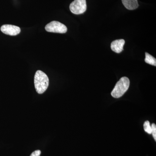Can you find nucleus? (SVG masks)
<instances>
[{"label": "nucleus", "instance_id": "obj_1", "mask_svg": "<svg viewBox=\"0 0 156 156\" xmlns=\"http://www.w3.org/2000/svg\"><path fill=\"white\" fill-rule=\"evenodd\" d=\"M49 80L48 76L41 70L37 71L34 76L35 88L39 94H43L48 89Z\"/></svg>", "mask_w": 156, "mask_h": 156}, {"label": "nucleus", "instance_id": "obj_2", "mask_svg": "<svg viewBox=\"0 0 156 156\" xmlns=\"http://www.w3.org/2000/svg\"><path fill=\"white\" fill-rule=\"evenodd\" d=\"M130 86V80L127 77H123L117 82L115 88L111 92V95L115 98H119L128 90Z\"/></svg>", "mask_w": 156, "mask_h": 156}, {"label": "nucleus", "instance_id": "obj_3", "mask_svg": "<svg viewBox=\"0 0 156 156\" xmlns=\"http://www.w3.org/2000/svg\"><path fill=\"white\" fill-rule=\"evenodd\" d=\"M69 9L73 14H83L87 9L86 0H74L70 5Z\"/></svg>", "mask_w": 156, "mask_h": 156}, {"label": "nucleus", "instance_id": "obj_4", "mask_svg": "<svg viewBox=\"0 0 156 156\" xmlns=\"http://www.w3.org/2000/svg\"><path fill=\"white\" fill-rule=\"evenodd\" d=\"M45 30L49 32L64 34L67 32V27L64 24L57 21H53L45 27Z\"/></svg>", "mask_w": 156, "mask_h": 156}, {"label": "nucleus", "instance_id": "obj_5", "mask_svg": "<svg viewBox=\"0 0 156 156\" xmlns=\"http://www.w3.org/2000/svg\"><path fill=\"white\" fill-rule=\"evenodd\" d=\"M1 30L3 33L10 36H16L20 32V29L16 26L5 24L1 27Z\"/></svg>", "mask_w": 156, "mask_h": 156}, {"label": "nucleus", "instance_id": "obj_6", "mask_svg": "<svg viewBox=\"0 0 156 156\" xmlns=\"http://www.w3.org/2000/svg\"><path fill=\"white\" fill-rule=\"evenodd\" d=\"M125 44V40L120 39L113 41L111 45V48L113 51L118 53H121L123 51V47Z\"/></svg>", "mask_w": 156, "mask_h": 156}, {"label": "nucleus", "instance_id": "obj_7", "mask_svg": "<svg viewBox=\"0 0 156 156\" xmlns=\"http://www.w3.org/2000/svg\"><path fill=\"white\" fill-rule=\"evenodd\" d=\"M124 6L128 10H133L138 7L137 0H122Z\"/></svg>", "mask_w": 156, "mask_h": 156}, {"label": "nucleus", "instance_id": "obj_8", "mask_svg": "<svg viewBox=\"0 0 156 156\" xmlns=\"http://www.w3.org/2000/svg\"><path fill=\"white\" fill-rule=\"evenodd\" d=\"M145 62L148 64L154 66H156V58L147 52L145 53Z\"/></svg>", "mask_w": 156, "mask_h": 156}, {"label": "nucleus", "instance_id": "obj_9", "mask_svg": "<svg viewBox=\"0 0 156 156\" xmlns=\"http://www.w3.org/2000/svg\"><path fill=\"white\" fill-rule=\"evenodd\" d=\"M144 128L146 132L148 134H151L152 133V128L150 123L149 121H146L144 124Z\"/></svg>", "mask_w": 156, "mask_h": 156}, {"label": "nucleus", "instance_id": "obj_10", "mask_svg": "<svg viewBox=\"0 0 156 156\" xmlns=\"http://www.w3.org/2000/svg\"><path fill=\"white\" fill-rule=\"evenodd\" d=\"M152 133L153 134L154 139L156 140V126L155 124H152L151 125Z\"/></svg>", "mask_w": 156, "mask_h": 156}, {"label": "nucleus", "instance_id": "obj_11", "mask_svg": "<svg viewBox=\"0 0 156 156\" xmlns=\"http://www.w3.org/2000/svg\"><path fill=\"white\" fill-rule=\"evenodd\" d=\"M41 154V151L40 150H37L34 151L31 154L30 156H40Z\"/></svg>", "mask_w": 156, "mask_h": 156}]
</instances>
